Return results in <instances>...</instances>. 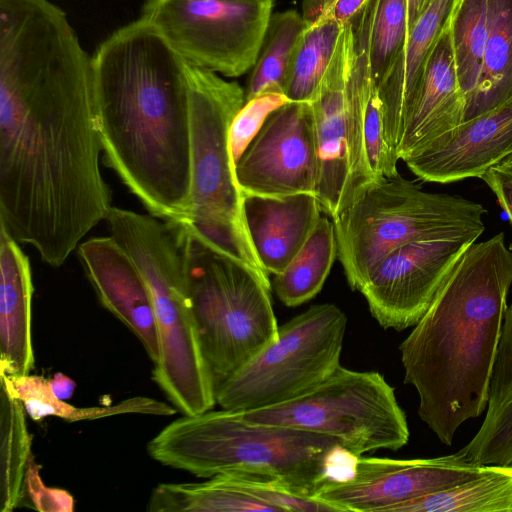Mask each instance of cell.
<instances>
[{"instance_id":"obj_9","label":"cell","mask_w":512,"mask_h":512,"mask_svg":"<svg viewBox=\"0 0 512 512\" xmlns=\"http://www.w3.org/2000/svg\"><path fill=\"white\" fill-rule=\"evenodd\" d=\"M240 413L248 421L334 437L356 456L380 449L397 451L409 440L405 413L385 378L341 365L293 400Z\"/></svg>"},{"instance_id":"obj_1","label":"cell","mask_w":512,"mask_h":512,"mask_svg":"<svg viewBox=\"0 0 512 512\" xmlns=\"http://www.w3.org/2000/svg\"><path fill=\"white\" fill-rule=\"evenodd\" d=\"M93 58L50 0H0V224L60 267L106 220Z\"/></svg>"},{"instance_id":"obj_8","label":"cell","mask_w":512,"mask_h":512,"mask_svg":"<svg viewBox=\"0 0 512 512\" xmlns=\"http://www.w3.org/2000/svg\"><path fill=\"white\" fill-rule=\"evenodd\" d=\"M486 212L469 199L423 191L399 174L373 179L332 219L337 257L349 286L358 291L387 254L408 242L481 236Z\"/></svg>"},{"instance_id":"obj_32","label":"cell","mask_w":512,"mask_h":512,"mask_svg":"<svg viewBox=\"0 0 512 512\" xmlns=\"http://www.w3.org/2000/svg\"><path fill=\"white\" fill-rule=\"evenodd\" d=\"M409 31L406 0H371L368 17V53L372 74L381 81Z\"/></svg>"},{"instance_id":"obj_35","label":"cell","mask_w":512,"mask_h":512,"mask_svg":"<svg viewBox=\"0 0 512 512\" xmlns=\"http://www.w3.org/2000/svg\"><path fill=\"white\" fill-rule=\"evenodd\" d=\"M371 0H304V22L330 19L345 24L354 20Z\"/></svg>"},{"instance_id":"obj_10","label":"cell","mask_w":512,"mask_h":512,"mask_svg":"<svg viewBox=\"0 0 512 512\" xmlns=\"http://www.w3.org/2000/svg\"><path fill=\"white\" fill-rule=\"evenodd\" d=\"M346 327L335 304L312 305L278 327L276 339L219 389L216 404L244 412L305 394L340 366Z\"/></svg>"},{"instance_id":"obj_20","label":"cell","mask_w":512,"mask_h":512,"mask_svg":"<svg viewBox=\"0 0 512 512\" xmlns=\"http://www.w3.org/2000/svg\"><path fill=\"white\" fill-rule=\"evenodd\" d=\"M458 0H432L410 27L392 65L378 83L384 134L392 155L399 148L424 64L450 21Z\"/></svg>"},{"instance_id":"obj_4","label":"cell","mask_w":512,"mask_h":512,"mask_svg":"<svg viewBox=\"0 0 512 512\" xmlns=\"http://www.w3.org/2000/svg\"><path fill=\"white\" fill-rule=\"evenodd\" d=\"M147 451L157 462L197 477L245 474L310 495L343 478L355 456L334 437L248 421L226 409L174 420L149 441Z\"/></svg>"},{"instance_id":"obj_25","label":"cell","mask_w":512,"mask_h":512,"mask_svg":"<svg viewBox=\"0 0 512 512\" xmlns=\"http://www.w3.org/2000/svg\"><path fill=\"white\" fill-rule=\"evenodd\" d=\"M151 512H253L274 508L238 488L226 474L200 483H161L150 496Z\"/></svg>"},{"instance_id":"obj_29","label":"cell","mask_w":512,"mask_h":512,"mask_svg":"<svg viewBox=\"0 0 512 512\" xmlns=\"http://www.w3.org/2000/svg\"><path fill=\"white\" fill-rule=\"evenodd\" d=\"M304 25L296 10L272 14L245 88V102L265 94L285 95L292 54Z\"/></svg>"},{"instance_id":"obj_37","label":"cell","mask_w":512,"mask_h":512,"mask_svg":"<svg viewBox=\"0 0 512 512\" xmlns=\"http://www.w3.org/2000/svg\"><path fill=\"white\" fill-rule=\"evenodd\" d=\"M49 384L54 395L61 400L69 399L76 386L71 378L59 372L49 379Z\"/></svg>"},{"instance_id":"obj_3","label":"cell","mask_w":512,"mask_h":512,"mask_svg":"<svg viewBox=\"0 0 512 512\" xmlns=\"http://www.w3.org/2000/svg\"><path fill=\"white\" fill-rule=\"evenodd\" d=\"M511 286L504 233L474 242L399 346L404 382L419 397L418 415L445 445L487 408Z\"/></svg>"},{"instance_id":"obj_2","label":"cell","mask_w":512,"mask_h":512,"mask_svg":"<svg viewBox=\"0 0 512 512\" xmlns=\"http://www.w3.org/2000/svg\"><path fill=\"white\" fill-rule=\"evenodd\" d=\"M92 58L105 165L149 214L182 222L191 183L186 61L141 18Z\"/></svg>"},{"instance_id":"obj_36","label":"cell","mask_w":512,"mask_h":512,"mask_svg":"<svg viewBox=\"0 0 512 512\" xmlns=\"http://www.w3.org/2000/svg\"><path fill=\"white\" fill-rule=\"evenodd\" d=\"M480 179L495 194L512 225V155L490 167Z\"/></svg>"},{"instance_id":"obj_6","label":"cell","mask_w":512,"mask_h":512,"mask_svg":"<svg viewBox=\"0 0 512 512\" xmlns=\"http://www.w3.org/2000/svg\"><path fill=\"white\" fill-rule=\"evenodd\" d=\"M190 122V200L187 217L173 223L204 245L227 253L263 276L246 227L243 193L230 149L231 123L245 89L186 62Z\"/></svg>"},{"instance_id":"obj_12","label":"cell","mask_w":512,"mask_h":512,"mask_svg":"<svg viewBox=\"0 0 512 512\" xmlns=\"http://www.w3.org/2000/svg\"><path fill=\"white\" fill-rule=\"evenodd\" d=\"M479 235L419 239L387 254L358 291L385 329L402 331L418 323L464 252Z\"/></svg>"},{"instance_id":"obj_22","label":"cell","mask_w":512,"mask_h":512,"mask_svg":"<svg viewBox=\"0 0 512 512\" xmlns=\"http://www.w3.org/2000/svg\"><path fill=\"white\" fill-rule=\"evenodd\" d=\"M485 418L475 436L457 452L484 466L512 465V303L507 307L489 385Z\"/></svg>"},{"instance_id":"obj_21","label":"cell","mask_w":512,"mask_h":512,"mask_svg":"<svg viewBox=\"0 0 512 512\" xmlns=\"http://www.w3.org/2000/svg\"><path fill=\"white\" fill-rule=\"evenodd\" d=\"M19 242L0 224V374L27 375L34 366L32 272Z\"/></svg>"},{"instance_id":"obj_31","label":"cell","mask_w":512,"mask_h":512,"mask_svg":"<svg viewBox=\"0 0 512 512\" xmlns=\"http://www.w3.org/2000/svg\"><path fill=\"white\" fill-rule=\"evenodd\" d=\"M488 26V0H458L450 18V32L458 82L466 102L481 76Z\"/></svg>"},{"instance_id":"obj_18","label":"cell","mask_w":512,"mask_h":512,"mask_svg":"<svg viewBox=\"0 0 512 512\" xmlns=\"http://www.w3.org/2000/svg\"><path fill=\"white\" fill-rule=\"evenodd\" d=\"M461 91L452 49L450 21L423 67L397 150L399 160L423 148L464 121Z\"/></svg>"},{"instance_id":"obj_23","label":"cell","mask_w":512,"mask_h":512,"mask_svg":"<svg viewBox=\"0 0 512 512\" xmlns=\"http://www.w3.org/2000/svg\"><path fill=\"white\" fill-rule=\"evenodd\" d=\"M12 394L18 398L27 415L35 421L48 416L68 422L94 420L120 414L174 415L178 410L165 402L144 396L121 401L113 406L78 408L57 398L51 390L49 379L37 375L6 376L0 374Z\"/></svg>"},{"instance_id":"obj_17","label":"cell","mask_w":512,"mask_h":512,"mask_svg":"<svg viewBox=\"0 0 512 512\" xmlns=\"http://www.w3.org/2000/svg\"><path fill=\"white\" fill-rule=\"evenodd\" d=\"M78 256L100 303L140 340L149 358H159L152 300L135 263L113 236L82 242Z\"/></svg>"},{"instance_id":"obj_33","label":"cell","mask_w":512,"mask_h":512,"mask_svg":"<svg viewBox=\"0 0 512 512\" xmlns=\"http://www.w3.org/2000/svg\"><path fill=\"white\" fill-rule=\"evenodd\" d=\"M290 101L284 94H265L251 99L234 117L229 133L234 164L262 127L268 115Z\"/></svg>"},{"instance_id":"obj_27","label":"cell","mask_w":512,"mask_h":512,"mask_svg":"<svg viewBox=\"0 0 512 512\" xmlns=\"http://www.w3.org/2000/svg\"><path fill=\"white\" fill-rule=\"evenodd\" d=\"M390 512H512V465L411 500Z\"/></svg>"},{"instance_id":"obj_26","label":"cell","mask_w":512,"mask_h":512,"mask_svg":"<svg viewBox=\"0 0 512 512\" xmlns=\"http://www.w3.org/2000/svg\"><path fill=\"white\" fill-rule=\"evenodd\" d=\"M336 256L333 222L321 216L301 250L282 272L274 275L271 286L279 300L296 307L312 299L322 289Z\"/></svg>"},{"instance_id":"obj_30","label":"cell","mask_w":512,"mask_h":512,"mask_svg":"<svg viewBox=\"0 0 512 512\" xmlns=\"http://www.w3.org/2000/svg\"><path fill=\"white\" fill-rule=\"evenodd\" d=\"M294 48L285 96L290 101H310L336 51L345 24L330 19L304 22Z\"/></svg>"},{"instance_id":"obj_7","label":"cell","mask_w":512,"mask_h":512,"mask_svg":"<svg viewBox=\"0 0 512 512\" xmlns=\"http://www.w3.org/2000/svg\"><path fill=\"white\" fill-rule=\"evenodd\" d=\"M171 224V223H170ZM186 260L188 293L215 396L277 337L268 276L171 224Z\"/></svg>"},{"instance_id":"obj_14","label":"cell","mask_w":512,"mask_h":512,"mask_svg":"<svg viewBox=\"0 0 512 512\" xmlns=\"http://www.w3.org/2000/svg\"><path fill=\"white\" fill-rule=\"evenodd\" d=\"M493 468L469 463L457 452L405 460L362 455L349 476L324 483L314 495L341 512H390L397 505L449 489Z\"/></svg>"},{"instance_id":"obj_38","label":"cell","mask_w":512,"mask_h":512,"mask_svg":"<svg viewBox=\"0 0 512 512\" xmlns=\"http://www.w3.org/2000/svg\"><path fill=\"white\" fill-rule=\"evenodd\" d=\"M432 0H406L409 29Z\"/></svg>"},{"instance_id":"obj_11","label":"cell","mask_w":512,"mask_h":512,"mask_svg":"<svg viewBox=\"0 0 512 512\" xmlns=\"http://www.w3.org/2000/svg\"><path fill=\"white\" fill-rule=\"evenodd\" d=\"M273 0H145L140 18L188 63L239 77L255 65Z\"/></svg>"},{"instance_id":"obj_19","label":"cell","mask_w":512,"mask_h":512,"mask_svg":"<svg viewBox=\"0 0 512 512\" xmlns=\"http://www.w3.org/2000/svg\"><path fill=\"white\" fill-rule=\"evenodd\" d=\"M243 210L256 256L270 274L282 272L313 232L322 207L314 193L243 194Z\"/></svg>"},{"instance_id":"obj_13","label":"cell","mask_w":512,"mask_h":512,"mask_svg":"<svg viewBox=\"0 0 512 512\" xmlns=\"http://www.w3.org/2000/svg\"><path fill=\"white\" fill-rule=\"evenodd\" d=\"M319 156L309 101H288L271 112L235 163L243 194H316Z\"/></svg>"},{"instance_id":"obj_15","label":"cell","mask_w":512,"mask_h":512,"mask_svg":"<svg viewBox=\"0 0 512 512\" xmlns=\"http://www.w3.org/2000/svg\"><path fill=\"white\" fill-rule=\"evenodd\" d=\"M355 55L353 21L345 24L334 56L311 103L318 144L316 196L335 218L351 201L348 91Z\"/></svg>"},{"instance_id":"obj_28","label":"cell","mask_w":512,"mask_h":512,"mask_svg":"<svg viewBox=\"0 0 512 512\" xmlns=\"http://www.w3.org/2000/svg\"><path fill=\"white\" fill-rule=\"evenodd\" d=\"M23 403L0 377V511L10 512L23 498V487L31 454Z\"/></svg>"},{"instance_id":"obj_24","label":"cell","mask_w":512,"mask_h":512,"mask_svg":"<svg viewBox=\"0 0 512 512\" xmlns=\"http://www.w3.org/2000/svg\"><path fill=\"white\" fill-rule=\"evenodd\" d=\"M488 16L483 68L478 84L466 102L464 121L512 96V0H488Z\"/></svg>"},{"instance_id":"obj_5","label":"cell","mask_w":512,"mask_h":512,"mask_svg":"<svg viewBox=\"0 0 512 512\" xmlns=\"http://www.w3.org/2000/svg\"><path fill=\"white\" fill-rule=\"evenodd\" d=\"M105 221L141 273L152 300L159 340L153 380L183 415L211 410L216 396L201 353L176 230L149 213L115 206Z\"/></svg>"},{"instance_id":"obj_34","label":"cell","mask_w":512,"mask_h":512,"mask_svg":"<svg viewBox=\"0 0 512 512\" xmlns=\"http://www.w3.org/2000/svg\"><path fill=\"white\" fill-rule=\"evenodd\" d=\"M39 469L40 466L32 457L26 471L21 503L39 511H73V497L63 489L46 487L41 481Z\"/></svg>"},{"instance_id":"obj_16","label":"cell","mask_w":512,"mask_h":512,"mask_svg":"<svg viewBox=\"0 0 512 512\" xmlns=\"http://www.w3.org/2000/svg\"><path fill=\"white\" fill-rule=\"evenodd\" d=\"M510 155L512 96L442 134L404 162L419 179L448 184L480 178Z\"/></svg>"}]
</instances>
